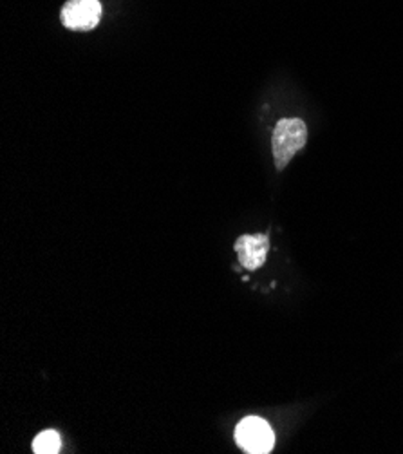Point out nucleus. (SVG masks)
<instances>
[{
	"mask_svg": "<svg viewBox=\"0 0 403 454\" xmlns=\"http://www.w3.org/2000/svg\"><path fill=\"white\" fill-rule=\"evenodd\" d=\"M307 142V127L298 118H284L274 129V160L277 168H284L291 158L304 149Z\"/></svg>",
	"mask_w": 403,
	"mask_h": 454,
	"instance_id": "obj_1",
	"label": "nucleus"
},
{
	"mask_svg": "<svg viewBox=\"0 0 403 454\" xmlns=\"http://www.w3.org/2000/svg\"><path fill=\"white\" fill-rule=\"evenodd\" d=\"M236 442L250 454H266L274 449L275 436L267 422L257 417H248L236 427Z\"/></svg>",
	"mask_w": 403,
	"mask_h": 454,
	"instance_id": "obj_2",
	"label": "nucleus"
},
{
	"mask_svg": "<svg viewBox=\"0 0 403 454\" xmlns=\"http://www.w3.org/2000/svg\"><path fill=\"white\" fill-rule=\"evenodd\" d=\"M102 6L98 0H69L62 8V22L73 31H91L98 26Z\"/></svg>",
	"mask_w": 403,
	"mask_h": 454,
	"instance_id": "obj_3",
	"label": "nucleus"
},
{
	"mask_svg": "<svg viewBox=\"0 0 403 454\" xmlns=\"http://www.w3.org/2000/svg\"><path fill=\"white\" fill-rule=\"evenodd\" d=\"M236 252L239 257V262L246 270H259L270 252V239L264 234L257 236H241L236 241Z\"/></svg>",
	"mask_w": 403,
	"mask_h": 454,
	"instance_id": "obj_4",
	"label": "nucleus"
},
{
	"mask_svg": "<svg viewBox=\"0 0 403 454\" xmlns=\"http://www.w3.org/2000/svg\"><path fill=\"white\" fill-rule=\"evenodd\" d=\"M60 436L57 431H42L33 440V450L36 454H57L60 450Z\"/></svg>",
	"mask_w": 403,
	"mask_h": 454,
	"instance_id": "obj_5",
	"label": "nucleus"
}]
</instances>
